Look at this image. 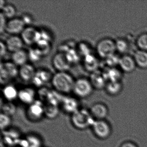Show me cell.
<instances>
[{
	"mask_svg": "<svg viewBox=\"0 0 147 147\" xmlns=\"http://www.w3.org/2000/svg\"><path fill=\"white\" fill-rule=\"evenodd\" d=\"M120 57L115 54L105 59L108 67H116L119 65Z\"/></svg>",
	"mask_w": 147,
	"mask_h": 147,
	"instance_id": "obj_35",
	"label": "cell"
},
{
	"mask_svg": "<svg viewBox=\"0 0 147 147\" xmlns=\"http://www.w3.org/2000/svg\"><path fill=\"white\" fill-rule=\"evenodd\" d=\"M136 44L139 50L147 51V34H141L138 38Z\"/></svg>",
	"mask_w": 147,
	"mask_h": 147,
	"instance_id": "obj_33",
	"label": "cell"
},
{
	"mask_svg": "<svg viewBox=\"0 0 147 147\" xmlns=\"http://www.w3.org/2000/svg\"><path fill=\"white\" fill-rule=\"evenodd\" d=\"M82 63L85 70L90 74L99 70L100 66L98 60L92 54L83 57Z\"/></svg>",
	"mask_w": 147,
	"mask_h": 147,
	"instance_id": "obj_15",
	"label": "cell"
},
{
	"mask_svg": "<svg viewBox=\"0 0 147 147\" xmlns=\"http://www.w3.org/2000/svg\"><path fill=\"white\" fill-rule=\"evenodd\" d=\"M6 19L1 13H0V31L1 34L4 32V31H5L6 26L7 23Z\"/></svg>",
	"mask_w": 147,
	"mask_h": 147,
	"instance_id": "obj_38",
	"label": "cell"
},
{
	"mask_svg": "<svg viewBox=\"0 0 147 147\" xmlns=\"http://www.w3.org/2000/svg\"><path fill=\"white\" fill-rule=\"evenodd\" d=\"M53 75L51 72L45 69H40L36 71L35 76L32 80V84L37 87H41L51 81Z\"/></svg>",
	"mask_w": 147,
	"mask_h": 147,
	"instance_id": "obj_9",
	"label": "cell"
},
{
	"mask_svg": "<svg viewBox=\"0 0 147 147\" xmlns=\"http://www.w3.org/2000/svg\"><path fill=\"white\" fill-rule=\"evenodd\" d=\"M51 42L41 39L36 44V47L42 52L44 57L48 55L51 50Z\"/></svg>",
	"mask_w": 147,
	"mask_h": 147,
	"instance_id": "obj_29",
	"label": "cell"
},
{
	"mask_svg": "<svg viewBox=\"0 0 147 147\" xmlns=\"http://www.w3.org/2000/svg\"><path fill=\"white\" fill-rule=\"evenodd\" d=\"M16 8L13 5L11 4H7L1 10V13L6 18L11 19L14 18L16 15Z\"/></svg>",
	"mask_w": 147,
	"mask_h": 147,
	"instance_id": "obj_27",
	"label": "cell"
},
{
	"mask_svg": "<svg viewBox=\"0 0 147 147\" xmlns=\"http://www.w3.org/2000/svg\"><path fill=\"white\" fill-rule=\"evenodd\" d=\"M28 143V147H41L42 142L37 137L34 135H29L26 138Z\"/></svg>",
	"mask_w": 147,
	"mask_h": 147,
	"instance_id": "obj_34",
	"label": "cell"
},
{
	"mask_svg": "<svg viewBox=\"0 0 147 147\" xmlns=\"http://www.w3.org/2000/svg\"><path fill=\"white\" fill-rule=\"evenodd\" d=\"M66 56L71 65L77 63L80 61L81 56L76 49H72L65 53Z\"/></svg>",
	"mask_w": 147,
	"mask_h": 147,
	"instance_id": "obj_30",
	"label": "cell"
},
{
	"mask_svg": "<svg viewBox=\"0 0 147 147\" xmlns=\"http://www.w3.org/2000/svg\"><path fill=\"white\" fill-rule=\"evenodd\" d=\"M26 25L21 18H13L7 21L5 31L12 35L21 34Z\"/></svg>",
	"mask_w": 147,
	"mask_h": 147,
	"instance_id": "obj_11",
	"label": "cell"
},
{
	"mask_svg": "<svg viewBox=\"0 0 147 147\" xmlns=\"http://www.w3.org/2000/svg\"><path fill=\"white\" fill-rule=\"evenodd\" d=\"M21 38L24 43L28 45L36 44L41 39L40 31L31 26L26 27L21 33Z\"/></svg>",
	"mask_w": 147,
	"mask_h": 147,
	"instance_id": "obj_6",
	"label": "cell"
},
{
	"mask_svg": "<svg viewBox=\"0 0 147 147\" xmlns=\"http://www.w3.org/2000/svg\"><path fill=\"white\" fill-rule=\"evenodd\" d=\"M71 121L76 128L79 129H84L90 126H92L95 120L90 112L85 109H80L72 114Z\"/></svg>",
	"mask_w": 147,
	"mask_h": 147,
	"instance_id": "obj_2",
	"label": "cell"
},
{
	"mask_svg": "<svg viewBox=\"0 0 147 147\" xmlns=\"http://www.w3.org/2000/svg\"><path fill=\"white\" fill-rule=\"evenodd\" d=\"M21 18L26 26L28 25V26H31L30 25L33 22V18L32 17L31 15L27 13L23 14Z\"/></svg>",
	"mask_w": 147,
	"mask_h": 147,
	"instance_id": "obj_37",
	"label": "cell"
},
{
	"mask_svg": "<svg viewBox=\"0 0 147 147\" xmlns=\"http://www.w3.org/2000/svg\"><path fill=\"white\" fill-rule=\"evenodd\" d=\"M0 56L1 58L2 59L3 57H4L6 55L7 52V48L6 45L5 43L4 42L2 41L0 42Z\"/></svg>",
	"mask_w": 147,
	"mask_h": 147,
	"instance_id": "obj_39",
	"label": "cell"
},
{
	"mask_svg": "<svg viewBox=\"0 0 147 147\" xmlns=\"http://www.w3.org/2000/svg\"><path fill=\"white\" fill-rule=\"evenodd\" d=\"M133 57L137 66L142 69H147V51L138 50L135 52Z\"/></svg>",
	"mask_w": 147,
	"mask_h": 147,
	"instance_id": "obj_22",
	"label": "cell"
},
{
	"mask_svg": "<svg viewBox=\"0 0 147 147\" xmlns=\"http://www.w3.org/2000/svg\"><path fill=\"white\" fill-rule=\"evenodd\" d=\"M2 92L4 98L9 102H11L18 98V91L13 85H7L4 87Z\"/></svg>",
	"mask_w": 147,
	"mask_h": 147,
	"instance_id": "obj_24",
	"label": "cell"
},
{
	"mask_svg": "<svg viewBox=\"0 0 147 147\" xmlns=\"http://www.w3.org/2000/svg\"><path fill=\"white\" fill-rule=\"evenodd\" d=\"M120 147H138L134 143L130 142H124Z\"/></svg>",
	"mask_w": 147,
	"mask_h": 147,
	"instance_id": "obj_40",
	"label": "cell"
},
{
	"mask_svg": "<svg viewBox=\"0 0 147 147\" xmlns=\"http://www.w3.org/2000/svg\"><path fill=\"white\" fill-rule=\"evenodd\" d=\"M27 52L29 60L32 62H38L44 57L42 52L36 47L30 48Z\"/></svg>",
	"mask_w": 147,
	"mask_h": 147,
	"instance_id": "obj_26",
	"label": "cell"
},
{
	"mask_svg": "<svg viewBox=\"0 0 147 147\" xmlns=\"http://www.w3.org/2000/svg\"><path fill=\"white\" fill-rule=\"evenodd\" d=\"M6 4L7 3H6V1L5 0H0V9L1 10Z\"/></svg>",
	"mask_w": 147,
	"mask_h": 147,
	"instance_id": "obj_41",
	"label": "cell"
},
{
	"mask_svg": "<svg viewBox=\"0 0 147 147\" xmlns=\"http://www.w3.org/2000/svg\"><path fill=\"white\" fill-rule=\"evenodd\" d=\"M52 63L54 68L57 72H67L72 66L65 54L59 52L53 56Z\"/></svg>",
	"mask_w": 147,
	"mask_h": 147,
	"instance_id": "obj_8",
	"label": "cell"
},
{
	"mask_svg": "<svg viewBox=\"0 0 147 147\" xmlns=\"http://www.w3.org/2000/svg\"><path fill=\"white\" fill-rule=\"evenodd\" d=\"M2 113L5 114L7 116H12L15 114L16 111V107L14 104L12 102H9L5 103L1 106Z\"/></svg>",
	"mask_w": 147,
	"mask_h": 147,
	"instance_id": "obj_31",
	"label": "cell"
},
{
	"mask_svg": "<svg viewBox=\"0 0 147 147\" xmlns=\"http://www.w3.org/2000/svg\"><path fill=\"white\" fill-rule=\"evenodd\" d=\"M11 59L14 64L21 67L27 63V61L29 60L28 52L22 49L13 52L12 54Z\"/></svg>",
	"mask_w": 147,
	"mask_h": 147,
	"instance_id": "obj_19",
	"label": "cell"
},
{
	"mask_svg": "<svg viewBox=\"0 0 147 147\" xmlns=\"http://www.w3.org/2000/svg\"><path fill=\"white\" fill-rule=\"evenodd\" d=\"M35 90L31 87H25L18 91V98L23 103L26 105H31L35 100Z\"/></svg>",
	"mask_w": 147,
	"mask_h": 147,
	"instance_id": "obj_16",
	"label": "cell"
},
{
	"mask_svg": "<svg viewBox=\"0 0 147 147\" xmlns=\"http://www.w3.org/2000/svg\"><path fill=\"white\" fill-rule=\"evenodd\" d=\"M62 102L63 108L66 112L73 114L78 110V103L74 98L71 97L63 98Z\"/></svg>",
	"mask_w": 147,
	"mask_h": 147,
	"instance_id": "obj_20",
	"label": "cell"
},
{
	"mask_svg": "<svg viewBox=\"0 0 147 147\" xmlns=\"http://www.w3.org/2000/svg\"><path fill=\"white\" fill-rule=\"evenodd\" d=\"M36 71L33 65L30 63H26L20 67L18 76L24 82L32 81L35 76Z\"/></svg>",
	"mask_w": 147,
	"mask_h": 147,
	"instance_id": "obj_14",
	"label": "cell"
},
{
	"mask_svg": "<svg viewBox=\"0 0 147 147\" xmlns=\"http://www.w3.org/2000/svg\"><path fill=\"white\" fill-rule=\"evenodd\" d=\"M19 74L18 66L12 61L1 63L0 64V83L7 85Z\"/></svg>",
	"mask_w": 147,
	"mask_h": 147,
	"instance_id": "obj_3",
	"label": "cell"
},
{
	"mask_svg": "<svg viewBox=\"0 0 147 147\" xmlns=\"http://www.w3.org/2000/svg\"><path fill=\"white\" fill-rule=\"evenodd\" d=\"M92 128L95 136L100 139H107L111 133V125L105 120H95Z\"/></svg>",
	"mask_w": 147,
	"mask_h": 147,
	"instance_id": "obj_7",
	"label": "cell"
},
{
	"mask_svg": "<svg viewBox=\"0 0 147 147\" xmlns=\"http://www.w3.org/2000/svg\"><path fill=\"white\" fill-rule=\"evenodd\" d=\"M119 66L122 71L127 73L133 72L137 66L133 57L128 55H124L120 57Z\"/></svg>",
	"mask_w": 147,
	"mask_h": 147,
	"instance_id": "obj_17",
	"label": "cell"
},
{
	"mask_svg": "<svg viewBox=\"0 0 147 147\" xmlns=\"http://www.w3.org/2000/svg\"><path fill=\"white\" fill-rule=\"evenodd\" d=\"M28 117L32 121H38L44 114V106L39 100H35L30 105L27 111Z\"/></svg>",
	"mask_w": 147,
	"mask_h": 147,
	"instance_id": "obj_10",
	"label": "cell"
},
{
	"mask_svg": "<svg viewBox=\"0 0 147 147\" xmlns=\"http://www.w3.org/2000/svg\"><path fill=\"white\" fill-rule=\"evenodd\" d=\"M76 49L81 57H83L92 54V49L89 45L85 42H80L76 46Z\"/></svg>",
	"mask_w": 147,
	"mask_h": 147,
	"instance_id": "obj_28",
	"label": "cell"
},
{
	"mask_svg": "<svg viewBox=\"0 0 147 147\" xmlns=\"http://www.w3.org/2000/svg\"><path fill=\"white\" fill-rule=\"evenodd\" d=\"M11 123L10 117L1 113L0 116V126L1 130L6 129L9 126Z\"/></svg>",
	"mask_w": 147,
	"mask_h": 147,
	"instance_id": "obj_36",
	"label": "cell"
},
{
	"mask_svg": "<svg viewBox=\"0 0 147 147\" xmlns=\"http://www.w3.org/2000/svg\"><path fill=\"white\" fill-rule=\"evenodd\" d=\"M107 82H121L122 73L116 67H107L102 71Z\"/></svg>",
	"mask_w": 147,
	"mask_h": 147,
	"instance_id": "obj_21",
	"label": "cell"
},
{
	"mask_svg": "<svg viewBox=\"0 0 147 147\" xmlns=\"http://www.w3.org/2000/svg\"><path fill=\"white\" fill-rule=\"evenodd\" d=\"M5 43L8 51L12 53L22 49L24 43L21 37L17 35L10 36Z\"/></svg>",
	"mask_w": 147,
	"mask_h": 147,
	"instance_id": "obj_18",
	"label": "cell"
},
{
	"mask_svg": "<svg viewBox=\"0 0 147 147\" xmlns=\"http://www.w3.org/2000/svg\"><path fill=\"white\" fill-rule=\"evenodd\" d=\"M93 89L89 80L82 77L76 80L73 92L77 97L85 98L92 94Z\"/></svg>",
	"mask_w": 147,
	"mask_h": 147,
	"instance_id": "obj_4",
	"label": "cell"
},
{
	"mask_svg": "<svg viewBox=\"0 0 147 147\" xmlns=\"http://www.w3.org/2000/svg\"><path fill=\"white\" fill-rule=\"evenodd\" d=\"M89 112L95 120H105L109 113L107 107L101 103H96L93 105Z\"/></svg>",
	"mask_w": 147,
	"mask_h": 147,
	"instance_id": "obj_13",
	"label": "cell"
},
{
	"mask_svg": "<svg viewBox=\"0 0 147 147\" xmlns=\"http://www.w3.org/2000/svg\"><path fill=\"white\" fill-rule=\"evenodd\" d=\"M75 81L74 77L67 72H57L53 75L51 82L56 91L67 94L73 91Z\"/></svg>",
	"mask_w": 147,
	"mask_h": 147,
	"instance_id": "obj_1",
	"label": "cell"
},
{
	"mask_svg": "<svg viewBox=\"0 0 147 147\" xmlns=\"http://www.w3.org/2000/svg\"><path fill=\"white\" fill-rule=\"evenodd\" d=\"M116 51L119 53L124 54L129 49L128 42L124 39L119 38L115 42Z\"/></svg>",
	"mask_w": 147,
	"mask_h": 147,
	"instance_id": "obj_32",
	"label": "cell"
},
{
	"mask_svg": "<svg viewBox=\"0 0 147 147\" xmlns=\"http://www.w3.org/2000/svg\"><path fill=\"white\" fill-rule=\"evenodd\" d=\"M44 109L45 115L51 119L56 118L59 113L57 105L50 102H47L44 106Z\"/></svg>",
	"mask_w": 147,
	"mask_h": 147,
	"instance_id": "obj_25",
	"label": "cell"
},
{
	"mask_svg": "<svg viewBox=\"0 0 147 147\" xmlns=\"http://www.w3.org/2000/svg\"><path fill=\"white\" fill-rule=\"evenodd\" d=\"M116 49L115 42L109 38L100 40L96 45V51L98 55L106 59L115 54Z\"/></svg>",
	"mask_w": 147,
	"mask_h": 147,
	"instance_id": "obj_5",
	"label": "cell"
},
{
	"mask_svg": "<svg viewBox=\"0 0 147 147\" xmlns=\"http://www.w3.org/2000/svg\"><path fill=\"white\" fill-rule=\"evenodd\" d=\"M89 80L93 88L97 90L105 88L107 82L103 72L99 70L91 73Z\"/></svg>",
	"mask_w": 147,
	"mask_h": 147,
	"instance_id": "obj_12",
	"label": "cell"
},
{
	"mask_svg": "<svg viewBox=\"0 0 147 147\" xmlns=\"http://www.w3.org/2000/svg\"><path fill=\"white\" fill-rule=\"evenodd\" d=\"M105 89L108 94L112 96H116L119 94L123 90V84L121 82H108Z\"/></svg>",
	"mask_w": 147,
	"mask_h": 147,
	"instance_id": "obj_23",
	"label": "cell"
}]
</instances>
